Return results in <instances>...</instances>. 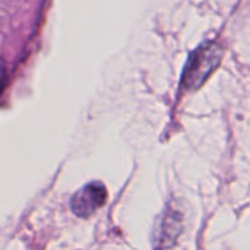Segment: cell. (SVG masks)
<instances>
[{
  "instance_id": "obj_2",
  "label": "cell",
  "mask_w": 250,
  "mask_h": 250,
  "mask_svg": "<svg viewBox=\"0 0 250 250\" xmlns=\"http://www.w3.org/2000/svg\"><path fill=\"white\" fill-rule=\"evenodd\" d=\"M107 202V189L101 182H91L79 189L70 199V209L81 218L94 215Z\"/></svg>"
},
{
  "instance_id": "obj_1",
  "label": "cell",
  "mask_w": 250,
  "mask_h": 250,
  "mask_svg": "<svg viewBox=\"0 0 250 250\" xmlns=\"http://www.w3.org/2000/svg\"><path fill=\"white\" fill-rule=\"evenodd\" d=\"M224 57V48L217 41H208L199 45L189 57L183 75L182 91H196L217 70Z\"/></svg>"
},
{
  "instance_id": "obj_3",
  "label": "cell",
  "mask_w": 250,
  "mask_h": 250,
  "mask_svg": "<svg viewBox=\"0 0 250 250\" xmlns=\"http://www.w3.org/2000/svg\"><path fill=\"white\" fill-rule=\"evenodd\" d=\"M6 81H7V66H6V62L0 57V92L3 91L6 85Z\"/></svg>"
}]
</instances>
